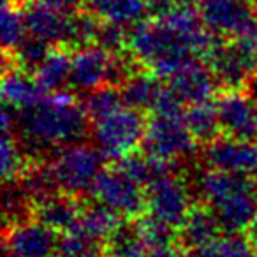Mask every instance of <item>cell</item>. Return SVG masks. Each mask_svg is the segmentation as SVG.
<instances>
[{"label":"cell","instance_id":"6da1fadb","mask_svg":"<svg viewBox=\"0 0 257 257\" xmlns=\"http://www.w3.org/2000/svg\"><path fill=\"white\" fill-rule=\"evenodd\" d=\"M83 104L71 93H46L27 109H15V133L20 136L27 157H39L46 152L79 143L86 134L88 121Z\"/></svg>","mask_w":257,"mask_h":257},{"label":"cell","instance_id":"7a4b0ae2","mask_svg":"<svg viewBox=\"0 0 257 257\" xmlns=\"http://www.w3.org/2000/svg\"><path fill=\"white\" fill-rule=\"evenodd\" d=\"M224 43L208 29L196 36L178 32L164 20L143 22L128 36V51L159 78H171L176 71L194 60H210Z\"/></svg>","mask_w":257,"mask_h":257},{"label":"cell","instance_id":"3957f363","mask_svg":"<svg viewBox=\"0 0 257 257\" xmlns=\"http://www.w3.org/2000/svg\"><path fill=\"white\" fill-rule=\"evenodd\" d=\"M192 187L190 192L211 208L225 234L245 232L257 220V194L245 175L206 168L194 176Z\"/></svg>","mask_w":257,"mask_h":257},{"label":"cell","instance_id":"277c9868","mask_svg":"<svg viewBox=\"0 0 257 257\" xmlns=\"http://www.w3.org/2000/svg\"><path fill=\"white\" fill-rule=\"evenodd\" d=\"M147 121L140 109L121 106L107 116L93 121L92 138L104 159L120 161L143 145Z\"/></svg>","mask_w":257,"mask_h":257},{"label":"cell","instance_id":"5b68a950","mask_svg":"<svg viewBox=\"0 0 257 257\" xmlns=\"http://www.w3.org/2000/svg\"><path fill=\"white\" fill-rule=\"evenodd\" d=\"M102 154L95 147L72 143L55 150L50 168L62 192L79 197L90 192L102 173Z\"/></svg>","mask_w":257,"mask_h":257},{"label":"cell","instance_id":"8992f818","mask_svg":"<svg viewBox=\"0 0 257 257\" xmlns=\"http://www.w3.org/2000/svg\"><path fill=\"white\" fill-rule=\"evenodd\" d=\"M143 150L150 157L176 164L194 154L196 138L187 127L183 114H154L147 121Z\"/></svg>","mask_w":257,"mask_h":257},{"label":"cell","instance_id":"52a82bcc","mask_svg":"<svg viewBox=\"0 0 257 257\" xmlns=\"http://www.w3.org/2000/svg\"><path fill=\"white\" fill-rule=\"evenodd\" d=\"M95 201L109 206L121 218L136 220L147 210V190L118 166L102 169L90 190Z\"/></svg>","mask_w":257,"mask_h":257},{"label":"cell","instance_id":"ba28073f","mask_svg":"<svg viewBox=\"0 0 257 257\" xmlns=\"http://www.w3.org/2000/svg\"><path fill=\"white\" fill-rule=\"evenodd\" d=\"M145 190L147 210L150 211V215L180 229L194 206L190 187L182 178H178L176 173H169L150 182Z\"/></svg>","mask_w":257,"mask_h":257},{"label":"cell","instance_id":"9c48e42d","mask_svg":"<svg viewBox=\"0 0 257 257\" xmlns=\"http://www.w3.org/2000/svg\"><path fill=\"white\" fill-rule=\"evenodd\" d=\"M197 11L204 27L218 37L238 39L257 23L255 8L246 0H201Z\"/></svg>","mask_w":257,"mask_h":257},{"label":"cell","instance_id":"30bf717a","mask_svg":"<svg viewBox=\"0 0 257 257\" xmlns=\"http://www.w3.org/2000/svg\"><path fill=\"white\" fill-rule=\"evenodd\" d=\"M208 65L218 85L227 90H239L257 74V53L243 39H234L229 44L222 43L208 60Z\"/></svg>","mask_w":257,"mask_h":257},{"label":"cell","instance_id":"8fae6325","mask_svg":"<svg viewBox=\"0 0 257 257\" xmlns=\"http://www.w3.org/2000/svg\"><path fill=\"white\" fill-rule=\"evenodd\" d=\"M204 166L232 175H253L257 171V143L243 138H215L201 152Z\"/></svg>","mask_w":257,"mask_h":257},{"label":"cell","instance_id":"7c38bea8","mask_svg":"<svg viewBox=\"0 0 257 257\" xmlns=\"http://www.w3.org/2000/svg\"><path fill=\"white\" fill-rule=\"evenodd\" d=\"M58 238L57 231L30 218L6 227L4 253L9 257H55Z\"/></svg>","mask_w":257,"mask_h":257},{"label":"cell","instance_id":"4fadbf2b","mask_svg":"<svg viewBox=\"0 0 257 257\" xmlns=\"http://www.w3.org/2000/svg\"><path fill=\"white\" fill-rule=\"evenodd\" d=\"M23 11L27 36L36 37L50 46H67L71 15L51 9L37 2H30Z\"/></svg>","mask_w":257,"mask_h":257},{"label":"cell","instance_id":"5bb4252c","mask_svg":"<svg viewBox=\"0 0 257 257\" xmlns=\"http://www.w3.org/2000/svg\"><path fill=\"white\" fill-rule=\"evenodd\" d=\"M220 125L227 136L253 140V125H255V109L250 93L241 90H227L218 97L217 102Z\"/></svg>","mask_w":257,"mask_h":257},{"label":"cell","instance_id":"9a60e30c","mask_svg":"<svg viewBox=\"0 0 257 257\" xmlns=\"http://www.w3.org/2000/svg\"><path fill=\"white\" fill-rule=\"evenodd\" d=\"M169 79V88L178 97L182 104H197L203 100H210L217 88L218 81L215 78L210 65L204 62L194 60L176 71Z\"/></svg>","mask_w":257,"mask_h":257},{"label":"cell","instance_id":"2e32d148","mask_svg":"<svg viewBox=\"0 0 257 257\" xmlns=\"http://www.w3.org/2000/svg\"><path fill=\"white\" fill-rule=\"evenodd\" d=\"M81 211L83 204L78 197L65 192H57L34 204V218L60 234L78 225Z\"/></svg>","mask_w":257,"mask_h":257},{"label":"cell","instance_id":"e0dca14e","mask_svg":"<svg viewBox=\"0 0 257 257\" xmlns=\"http://www.w3.org/2000/svg\"><path fill=\"white\" fill-rule=\"evenodd\" d=\"M222 225L217 215L206 204L192 206L189 217L178 229V245L183 248H196L220 239Z\"/></svg>","mask_w":257,"mask_h":257},{"label":"cell","instance_id":"ac0fdd59","mask_svg":"<svg viewBox=\"0 0 257 257\" xmlns=\"http://www.w3.org/2000/svg\"><path fill=\"white\" fill-rule=\"evenodd\" d=\"M46 93L48 92L39 85L36 76H29V71H23L20 67L6 71L2 79V97L6 106L16 111L27 109L39 102Z\"/></svg>","mask_w":257,"mask_h":257},{"label":"cell","instance_id":"d6986e66","mask_svg":"<svg viewBox=\"0 0 257 257\" xmlns=\"http://www.w3.org/2000/svg\"><path fill=\"white\" fill-rule=\"evenodd\" d=\"M85 4L102 23H113L125 29L143 23L150 11L145 0H85Z\"/></svg>","mask_w":257,"mask_h":257},{"label":"cell","instance_id":"ffe728a7","mask_svg":"<svg viewBox=\"0 0 257 257\" xmlns=\"http://www.w3.org/2000/svg\"><path fill=\"white\" fill-rule=\"evenodd\" d=\"M162 90L164 85H161L159 76L150 71H134L120 85L123 104L140 111L154 109Z\"/></svg>","mask_w":257,"mask_h":257},{"label":"cell","instance_id":"44dd1931","mask_svg":"<svg viewBox=\"0 0 257 257\" xmlns=\"http://www.w3.org/2000/svg\"><path fill=\"white\" fill-rule=\"evenodd\" d=\"M104 257H150L136 220L121 222L104 241Z\"/></svg>","mask_w":257,"mask_h":257},{"label":"cell","instance_id":"7402d4cb","mask_svg":"<svg viewBox=\"0 0 257 257\" xmlns=\"http://www.w3.org/2000/svg\"><path fill=\"white\" fill-rule=\"evenodd\" d=\"M71 64L72 55L64 46L51 48L46 60L34 71V76L48 93L64 92V86L71 83Z\"/></svg>","mask_w":257,"mask_h":257},{"label":"cell","instance_id":"603a6c76","mask_svg":"<svg viewBox=\"0 0 257 257\" xmlns=\"http://www.w3.org/2000/svg\"><path fill=\"white\" fill-rule=\"evenodd\" d=\"M185 123L196 141H208L218 138V131L222 128L220 118H218L217 104L210 100H203V102L190 104L187 111L183 113Z\"/></svg>","mask_w":257,"mask_h":257},{"label":"cell","instance_id":"cb8c5ba5","mask_svg":"<svg viewBox=\"0 0 257 257\" xmlns=\"http://www.w3.org/2000/svg\"><path fill=\"white\" fill-rule=\"evenodd\" d=\"M121 222H123V218H121L116 211L111 210L106 204L95 201V203L83 206L78 227L83 229L85 232H88V234H92L93 238L106 241L111 232H113Z\"/></svg>","mask_w":257,"mask_h":257},{"label":"cell","instance_id":"d4e9b609","mask_svg":"<svg viewBox=\"0 0 257 257\" xmlns=\"http://www.w3.org/2000/svg\"><path fill=\"white\" fill-rule=\"evenodd\" d=\"M16 182L29 194L30 199L34 201V204L43 201L44 197H50L57 192H62L50 164H30Z\"/></svg>","mask_w":257,"mask_h":257},{"label":"cell","instance_id":"484cf974","mask_svg":"<svg viewBox=\"0 0 257 257\" xmlns=\"http://www.w3.org/2000/svg\"><path fill=\"white\" fill-rule=\"evenodd\" d=\"M55 257H104V241L76 225L60 234Z\"/></svg>","mask_w":257,"mask_h":257},{"label":"cell","instance_id":"4316f807","mask_svg":"<svg viewBox=\"0 0 257 257\" xmlns=\"http://www.w3.org/2000/svg\"><path fill=\"white\" fill-rule=\"evenodd\" d=\"M0 159H2V176L6 182L18 180L29 168V157L22 147L20 138H16L15 128H2V147H0Z\"/></svg>","mask_w":257,"mask_h":257},{"label":"cell","instance_id":"83f0119b","mask_svg":"<svg viewBox=\"0 0 257 257\" xmlns=\"http://www.w3.org/2000/svg\"><path fill=\"white\" fill-rule=\"evenodd\" d=\"M4 218L6 227L34 218V201L16 180L6 182L4 187Z\"/></svg>","mask_w":257,"mask_h":257},{"label":"cell","instance_id":"f1b7e54d","mask_svg":"<svg viewBox=\"0 0 257 257\" xmlns=\"http://www.w3.org/2000/svg\"><path fill=\"white\" fill-rule=\"evenodd\" d=\"M0 32H2V46H4L6 51H11V53L27 37L23 11H20L11 0H4V6H2Z\"/></svg>","mask_w":257,"mask_h":257},{"label":"cell","instance_id":"f546056e","mask_svg":"<svg viewBox=\"0 0 257 257\" xmlns=\"http://www.w3.org/2000/svg\"><path fill=\"white\" fill-rule=\"evenodd\" d=\"M121 106H123V99H121V92L116 85H104L93 92H88L85 102H83L86 114L93 121L107 116Z\"/></svg>","mask_w":257,"mask_h":257},{"label":"cell","instance_id":"4dcf8cb0","mask_svg":"<svg viewBox=\"0 0 257 257\" xmlns=\"http://www.w3.org/2000/svg\"><path fill=\"white\" fill-rule=\"evenodd\" d=\"M136 222L141 231V236H143L148 248H150V252L152 250L162 248V246L178 243V229L166 224L161 218L148 213L145 217L141 215L140 218H136Z\"/></svg>","mask_w":257,"mask_h":257},{"label":"cell","instance_id":"1f68e13d","mask_svg":"<svg viewBox=\"0 0 257 257\" xmlns=\"http://www.w3.org/2000/svg\"><path fill=\"white\" fill-rule=\"evenodd\" d=\"M51 46L36 37L27 36L18 48L13 51V64L23 71H36L50 55Z\"/></svg>","mask_w":257,"mask_h":257},{"label":"cell","instance_id":"d6a6232c","mask_svg":"<svg viewBox=\"0 0 257 257\" xmlns=\"http://www.w3.org/2000/svg\"><path fill=\"white\" fill-rule=\"evenodd\" d=\"M128 36H131V32H127L125 27L102 23L95 44L109 51V53H120L121 50L128 48Z\"/></svg>","mask_w":257,"mask_h":257},{"label":"cell","instance_id":"836d02e7","mask_svg":"<svg viewBox=\"0 0 257 257\" xmlns=\"http://www.w3.org/2000/svg\"><path fill=\"white\" fill-rule=\"evenodd\" d=\"M222 257H257V248L245 232H231L218 239Z\"/></svg>","mask_w":257,"mask_h":257},{"label":"cell","instance_id":"e575fe53","mask_svg":"<svg viewBox=\"0 0 257 257\" xmlns=\"http://www.w3.org/2000/svg\"><path fill=\"white\" fill-rule=\"evenodd\" d=\"M39 2L51 9H57V11H60V13L71 15V13H76V9H78L85 0H39Z\"/></svg>","mask_w":257,"mask_h":257},{"label":"cell","instance_id":"d590c367","mask_svg":"<svg viewBox=\"0 0 257 257\" xmlns=\"http://www.w3.org/2000/svg\"><path fill=\"white\" fill-rule=\"evenodd\" d=\"M187 257H222L220 255V246L218 241L210 243L204 246H196V248L187 250Z\"/></svg>","mask_w":257,"mask_h":257},{"label":"cell","instance_id":"8d00e7d4","mask_svg":"<svg viewBox=\"0 0 257 257\" xmlns=\"http://www.w3.org/2000/svg\"><path fill=\"white\" fill-rule=\"evenodd\" d=\"M150 257H187V248H183L182 245L175 243V245L162 246V248L152 250Z\"/></svg>","mask_w":257,"mask_h":257},{"label":"cell","instance_id":"74e56055","mask_svg":"<svg viewBox=\"0 0 257 257\" xmlns=\"http://www.w3.org/2000/svg\"><path fill=\"white\" fill-rule=\"evenodd\" d=\"M145 2H147L150 13H155L157 16H161L171 8H175L178 0H145Z\"/></svg>","mask_w":257,"mask_h":257},{"label":"cell","instance_id":"f35d334b","mask_svg":"<svg viewBox=\"0 0 257 257\" xmlns=\"http://www.w3.org/2000/svg\"><path fill=\"white\" fill-rule=\"evenodd\" d=\"M180 4H185V6H194V4H199L201 0H178Z\"/></svg>","mask_w":257,"mask_h":257},{"label":"cell","instance_id":"ab89813d","mask_svg":"<svg viewBox=\"0 0 257 257\" xmlns=\"http://www.w3.org/2000/svg\"><path fill=\"white\" fill-rule=\"evenodd\" d=\"M253 141L257 143V109H255V125H253Z\"/></svg>","mask_w":257,"mask_h":257},{"label":"cell","instance_id":"60d3db41","mask_svg":"<svg viewBox=\"0 0 257 257\" xmlns=\"http://www.w3.org/2000/svg\"><path fill=\"white\" fill-rule=\"evenodd\" d=\"M252 183H253V189H255V194H257V171L253 173V178H252Z\"/></svg>","mask_w":257,"mask_h":257}]
</instances>
